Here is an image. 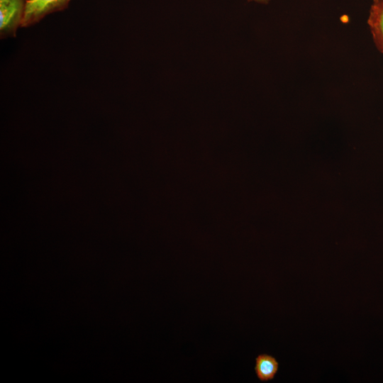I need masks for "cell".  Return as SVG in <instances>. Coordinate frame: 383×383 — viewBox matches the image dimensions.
<instances>
[{
	"label": "cell",
	"mask_w": 383,
	"mask_h": 383,
	"mask_svg": "<svg viewBox=\"0 0 383 383\" xmlns=\"http://www.w3.org/2000/svg\"><path fill=\"white\" fill-rule=\"evenodd\" d=\"M381 1H383V0H381Z\"/></svg>",
	"instance_id": "obj_6"
},
{
	"label": "cell",
	"mask_w": 383,
	"mask_h": 383,
	"mask_svg": "<svg viewBox=\"0 0 383 383\" xmlns=\"http://www.w3.org/2000/svg\"><path fill=\"white\" fill-rule=\"evenodd\" d=\"M28 0H0V34L4 38L15 36L21 27Z\"/></svg>",
	"instance_id": "obj_1"
},
{
	"label": "cell",
	"mask_w": 383,
	"mask_h": 383,
	"mask_svg": "<svg viewBox=\"0 0 383 383\" xmlns=\"http://www.w3.org/2000/svg\"><path fill=\"white\" fill-rule=\"evenodd\" d=\"M367 24L376 48L383 53V1L373 0L369 11Z\"/></svg>",
	"instance_id": "obj_3"
},
{
	"label": "cell",
	"mask_w": 383,
	"mask_h": 383,
	"mask_svg": "<svg viewBox=\"0 0 383 383\" xmlns=\"http://www.w3.org/2000/svg\"><path fill=\"white\" fill-rule=\"evenodd\" d=\"M255 361L254 370L260 381L268 382L274 378L279 370V362L274 356L261 353L255 357Z\"/></svg>",
	"instance_id": "obj_4"
},
{
	"label": "cell",
	"mask_w": 383,
	"mask_h": 383,
	"mask_svg": "<svg viewBox=\"0 0 383 383\" xmlns=\"http://www.w3.org/2000/svg\"><path fill=\"white\" fill-rule=\"evenodd\" d=\"M249 1H255L256 2H259V3H267L270 0H248Z\"/></svg>",
	"instance_id": "obj_5"
},
{
	"label": "cell",
	"mask_w": 383,
	"mask_h": 383,
	"mask_svg": "<svg viewBox=\"0 0 383 383\" xmlns=\"http://www.w3.org/2000/svg\"><path fill=\"white\" fill-rule=\"evenodd\" d=\"M71 0H28L21 27L38 23L45 16L67 8Z\"/></svg>",
	"instance_id": "obj_2"
}]
</instances>
